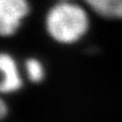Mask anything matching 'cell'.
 <instances>
[{
	"label": "cell",
	"mask_w": 122,
	"mask_h": 122,
	"mask_svg": "<svg viewBox=\"0 0 122 122\" xmlns=\"http://www.w3.org/2000/svg\"><path fill=\"white\" fill-rule=\"evenodd\" d=\"M25 72L30 81L40 82L45 76V69L42 62L37 58H29L25 61Z\"/></svg>",
	"instance_id": "cell-4"
},
{
	"label": "cell",
	"mask_w": 122,
	"mask_h": 122,
	"mask_svg": "<svg viewBox=\"0 0 122 122\" xmlns=\"http://www.w3.org/2000/svg\"><path fill=\"white\" fill-rule=\"evenodd\" d=\"M6 114H7V106L5 104V102L0 98V120L5 117Z\"/></svg>",
	"instance_id": "cell-7"
},
{
	"label": "cell",
	"mask_w": 122,
	"mask_h": 122,
	"mask_svg": "<svg viewBox=\"0 0 122 122\" xmlns=\"http://www.w3.org/2000/svg\"><path fill=\"white\" fill-rule=\"evenodd\" d=\"M85 1L96 13L104 17H110L111 8L115 0H85Z\"/></svg>",
	"instance_id": "cell-5"
},
{
	"label": "cell",
	"mask_w": 122,
	"mask_h": 122,
	"mask_svg": "<svg viewBox=\"0 0 122 122\" xmlns=\"http://www.w3.org/2000/svg\"><path fill=\"white\" fill-rule=\"evenodd\" d=\"M87 13L71 0H61L46 15V29L53 40L61 44H73L89 30Z\"/></svg>",
	"instance_id": "cell-1"
},
{
	"label": "cell",
	"mask_w": 122,
	"mask_h": 122,
	"mask_svg": "<svg viewBox=\"0 0 122 122\" xmlns=\"http://www.w3.org/2000/svg\"><path fill=\"white\" fill-rule=\"evenodd\" d=\"M21 86L22 78L14 58L8 53L0 52V93H15Z\"/></svg>",
	"instance_id": "cell-3"
},
{
	"label": "cell",
	"mask_w": 122,
	"mask_h": 122,
	"mask_svg": "<svg viewBox=\"0 0 122 122\" xmlns=\"http://www.w3.org/2000/svg\"><path fill=\"white\" fill-rule=\"evenodd\" d=\"M29 11L28 0H0V36L14 35Z\"/></svg>",
	"instance_id": "cell-2"
},
{
	"label": "cell",
	"mask_w": 122,
	"mask_h": 122,
	"mask_svg": "<svg viewBox=\"0 0 122 122\" xmlns=\"http://www.w3.org/2000/svg\"><path fill=\"white\" fill-rule=\"evenodd\" d=\"M110 18L122 20V0H115L110 12Z\"/></svg>",
	"instance_id": "cell-6"
}]
</instances>
